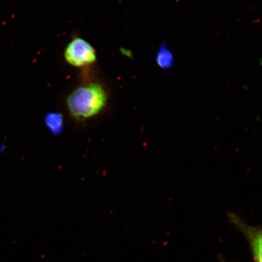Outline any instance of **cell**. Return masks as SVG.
<instances>
[{
    "mask_svg": "<svg viewBox=\"0 0 262 262\" xmlns=\"http://www.w3.org/2000/svg\"><path fill=\"white\" fill-rule=\"evenodd\" d=\"M109 103V95L100 84L82 85L68 95L66 107L72 123L86 127L103 116Z\"/></svg>",
    "mask_w": 262,
    "mask_h": 262,
    "instance_id": "6da1fadb",
    "label": "cell"
},
{
    "mask_svg": "<svg viewBox=\"0 0 262 262\" xmlns=\"http://www.w3.org/2000/svg\"><path fill=\"white\" fill-rule=\"evenodd\" d=\"M64 58L69 64L81 68L96 62V52L93 47L83 38H76L66 48Z\"/></svg>",
    "mask_w": 262,
    "mask_h": 262,
    "instance_id": "7a4b0ae2",
    "label": "cell"
},
{
    "mask_svg": "<svg viewBox=\"0 0 262 262\" xmlns=\"http://www.w3.org/2000/svg\"><path fill=\"white\" fill-rule=\"evenodd\" d=\"M229 220L247 238L253 255L254 262H261V230L260 228L248 225L239 216L229 213Z\"/></svg>",
    "mask_w": 262,
    "mask_h": 262,
    "instance_id": "3957f363",
    "label": "cell"
},
{
    "mask_svg": "<svg viewBox=\"0 0 262 262\" xmlns=\"http://www.w3.org/2000/svg\"><path fill=\"white\" fill-rule=\"evenodd\" d=\"M156 63L164 71L170 70L174 65L175 56L173 52L164 41L159 46L155 57Z\"/></svg>",
    "mask_w": 262,
    "mask_h": 262,
    "instance_id": "277c9868",
    "label": "cell"
},
{
    "mask_svg": "<svg viewBox=\"0 0 262 262\" xmlns=\"http://www.w3.org/2000/svg\"><path fill=\"white\" fill-rule=\"evenodd\" d=\"M45 124L52 135H60L64 130V117L58 113H49L45 117Z\"/></svg>",
    "mask_w": 262,
    "mask_h": 262,
    "instance_id": "5b68a950",
    "label": "cell"
}]
</instances>
